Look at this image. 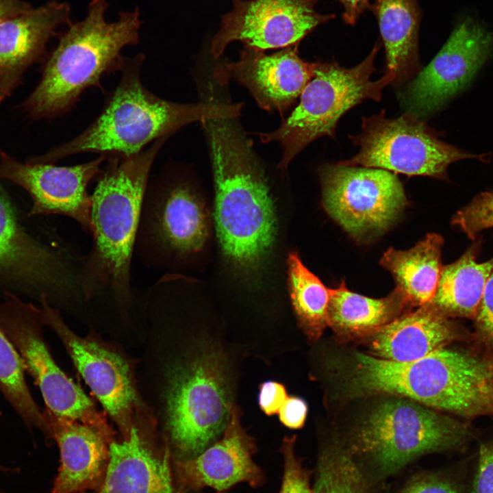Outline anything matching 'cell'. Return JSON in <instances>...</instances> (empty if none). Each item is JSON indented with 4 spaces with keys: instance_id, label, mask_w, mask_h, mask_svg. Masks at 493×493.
I'll return each mask as SVG.
<instances>
[{
    "instance_id": "1",
    "label": "cell",
    "mask_w": 493,
    "mask_h": 493,
    "mask_svg": "<svg viewBox=\"0 0 493 493\" xmlns=\"http://www.w3.org/2000/svg\"><path fill=\"white\" fill-rule=\"evenodd\" d=\"M236 118L202 123L211 151L220 247L237 272L251 276L262 268L273 250L277 219L264 172Z\"/></svg>"
},
{
    "instance_id": "2",
    "label": "cell",
    "mask_w": 493,
    "mask_h": 493,
    "mask_svg": "<svg viewBox=\"0 0 493 493\" xmlns=\"http://www.w3.org/2000/svg\"><path fill=\"white\" fill-rule=\"evenodd\" d=\"M168 136L130 156L110 155L91 195L92 245L78 282L89 300L107 288L117 302L131 300V262L151 169Z\"/></svg>"
},
{
    "instance_id": "3",
    "label": "cell",
    "mask_w": 493,
    "mask_h": 493,
    "mask_svg": "<svg viewBox=\"0 0 493 493\" xmlns=\"http://www.w3.org/2000/svg\"><path fill=\"white\" fill-rule=\"evenodd\" d=\"M144 55L125 59L122 75L98 116L81 133L46 155L43 162L95 153L130 156L149 143L196 121L238 117L242 104L179 103L160 98L142 84Z\"/></svg>"
},
{
    "instance_id": "4",
    "label": "cell",
    "mask_w": 493,
    "mask_h": 493,
    "mask_svg": "<svg viewBox=\"0 0 493 493\" xmlns=\"http://www.w3.org/2000/svg\"><path fill=\"white\" fill-rule=\"evenodd\" d=\"M107 0H92L85 18L68 25L44 71L42 78L27 101L36 115L51 116L68 111L87 88L101 77L121 71L127 46L137 45L142 25L138 8L119 14L109 22Z\"/></svg>"
},
{
    "instance_id": "5",
    "label": "cell",
    "mask_w": 493,
    "mask_h": 493,
    "mask_svg": "<svg viewBox=\"0 0 493 493\" xmlns=\"http://www.w3.org/2000/svg\"><path fill=\"white\" fill-rule=\"evenodd\" d=\"M470 425L412 400L394 396L379 403L359 425L353 448L383 475L396 472L429 453L465 450Z\"/></svg>"
},
{
    "instance_id": "6",
    "label": "cell",
    "mask_w": 493,
    "mask_h": 493,
    "mask_svg": "<svg viewBox=\"0 0 493 493\" xmlns=\"http://www.w3.org/2000/svg\"><path fill=\"white\" fill-rule=\"evenodd\" d=\"M379 48L377 44L360 64L351 68L336 62H316L314 75L294 110L277 129L259 134L263 142H279L283 148L280 168L286 169L315 139L333 137L338 121L349 110L366 99H381L383 89L394 82V75L386 73L376 81L370 80Z\"/></svg>"
},
{
    "instance_id": "7",
    "label": "cell",
    "mask_w": 493,
    "mask_h": 493,
    "mask_svg": "<svg viewBox=\"0 0 493 493\" xmlns=\"http://www.w3.org/2000/svg\"><path fill=\"white\" fill-rule=\"evenodd\" d=\"M210 216L187 181L163 173L148 184L134 252L149 266L168 268L202 250Z\"/></svg>"
},
{
    "instance_id": "8",
    "label": "cell",
    "mask_w": 493,
    "mask_h": 493,
    "mask_svg": "<svg viewBox=\"0 0 493 493\" xmlns=\"http://www.w3.org/2000/svg\"><path fill=\"white\" fill-rule=\"evenodd\" d=\"M233 405L223 357L197 354L173 372L167 392V424L176 448L188 457L205 450L226 427Z\"/></svg>"
},
{
    "instance_id": "9",
    "label": "cell",
    "mask_w": 493,
    "mask_h": 493,
    "mask_svg": "<svg viewBox=\"0 0 493 493\" xmlns=\"http://www.w3.org/2000/svg\"><path fill=\"white\" fill-rule=\"evenodd\" d=\"M350 138L359 151L339 164L408 176L445 179L451 163L478 157L440 140L421 118L408 111L393 119L385 118L384 111L363 117L361 132Z\"/></svg>"
},
{
    "instance_id": "10",
    "label": "cell",
    "mask_w": 493,
    "mask_h": 493,
    "mask_svg": "<svg viewBox=\"0 0 493 493\" xmlns=\"http://www.w3.org/2000/svg\"><path fill=\"white\" fill-rule=\"evenodd\" d=\"M44 325L40 307L4 292L0 303V327L38 386L47 409L97 430L112 442L114 433L105 418L53 360L42 336Z\"/></svg>"
},
{
    "instance_id": "11",
    "label": "cell",
    "mask_w": 493,
    "mask_h": 493,
    "mask_svg": "<svg viewBox=\"0 0 493 493\" xmlns=\"http://www.w3.org/2000/svg\"><path fill=\"white\" fill-rule=\"evenodd\" d=\"M319 175L325 211L355 238L386 230L407 203L401 182L386 170L338 163L322 166Z\"/></svg>"
},
{
    "instance_id": "12",
    "label": "cell",
    "mask_w": 493,
    "mask_h": 493,
    "mask_svg": "<svg viewBox=\"0 0 493 493\" xmlns=\"http://www.w3.org/2000/svg\"><path fill=\"white\" fill-rule=\"evenodd\" d=\"M318 1L232 0L233 10L222 17L210 53L218 58L233 41L262 51L295 46L333 17L316 12Z\"/></svg>"
},
{
    "instance_id": "13",
    "label": "cell",
    "mask_w": 493,
    "mask_h": 493,
    "mask_svg": "<svg viewBox=\"0 0 493 493\" xmlns=\"http://www.w3.org/2000/svg\"><path fill=\"white\" fill-rule=\"evenodd\" d=\"M493 49V36L478 23H459L432 61L409 84L403 99L418 118L439 109L473 77Z\"/></svg>"
},
{
    "instance_id": "14",
    "label": "cell",
    "mask_w": 493,
    "mask_h": 493,
    "mask_svg": "<svg viewBox=\"0 0 493 493\" xmlns=\"http://www.w3.org/2000/svg\"><path fill=\"white\" fill-rule=\"evenodd\" d=\"M106 158L107 155H100L79 165L56 166L44 163L25 164L5 156L0 164V179L11 181L29 193L32 201L29 216H68L92 236V199L88 187L101 172Z\"/></svg>"
},
{
    "instance_id": "15",
    "label": "cell",
    "mask_w": 493,
    "mask_h": 493,
    "mask_svg": "<svg viewBox=\"0 0 493 493\" xmlns=\"http://www.w3.org/2000/svg\"><path fill=\"white\" fill-rule=\"evenodd\" d=\"M39 302L44 324L60 337L86 383L127 435L132 427L131 415L138 403L127 363L116 353L74 333L46 294L39 296Z\"/></svg>"
},
{
    "instance_id": "16",
    "label": "cell",
    "mask_w": 493,
    "mask_h": 493,
    "mask_svg": "<svg viewBox=\"0 0 493 493\" xmlns=\"http://www.w3.org/2000/svg\"><path fill=\"white\" fill-rule=\"evenodd\" d=\"M0 275L53 296L80 294L78 274L29 234L0 191Z\"/></svg>"
},
{
    "instance_id": "17",
    "label": "cell",
    "mask_w": 493,
    "mask_h": 493,
    "mask_svg": "<svg viewBox=\"0 0 493 493\" xmlns=\"http://www.w3.org/2000/svg\"><path fill=\"white\" fill-rule=\"evenodd\" d=\"M315 66L298 55L296 45L270 55L245 45L238 61L218 65L214 75L222 85L236 79L261 108L283 114L314 77Z\"/></svg>"
},
{
    "instance_id": "18",
    "label": "cell",
    "mask_w": 493,
    "mask_h": 493,
    "mask_svg": "<svg viewBox=\"0 0 493 493\" xmlns=\"http://www.w3.org/2000/svg\"><path fill=\"white\" fill-rule=\"evenodd\" d=\"M255 451L233 405L223 438L199 455L177 461V473L183 485L192 490L208 486L223 491L240 482L257 486L263 477L252 459Z\"/></svg>"
},
{
    "instance_id": "19",
    "label": "cell",
    "mask_w": 493,
    "mask_h": 493,
    "mask_svg": "<svg viewBox=\"0 0 493 493\" xmlns=\"http://www.w3.org/2000/svg\"><path fill=\"white\" fill-rule=\"evenodd\" d=\"M370 355L406 362L455 342H474L472 332L440 313L431 304L395 318L368 337Z\"/></svg>"
},
{
    "instance_id": "20",
    "label": "cell",
    "mask_w": 493,
    "mask_h": 493,
    "mask_svg": "<svg viewBox=\"0 0 493 493\" xmlns=\"http://www.w3.org/2000/svg\"><path fill=\"white\" fill-rule=\"evenodd\" d=\"M50 438L60 448V466L51 493H76L102 483L111 443L97 430L53 414L43 412Z\"/></svg>"
},
{
    "instance_id": "21",
    "label": "cell",
    "mask_w": 493,
    "mask_h": 493,
    "mask_svg": "<svg viewBox=\"0 0 493 493\" xmlns=\"http://www.w3.org/2000/svg\"><path fill=\"white\" fill-rule=\"evenodd\" d=\"M71 6L53 1L0 23V100L16 73L38 56L57 28L72 22Z\"/></svg>"
},
{
    "instance_id": "22",
    "label": "cell",
    "mask_w": 493,
    "mask_h": 493,
    "mask_svg": "<svg viewBox=\"0 0 493 493\" xmlns=\"http://www.w3.org/2000/svg\"><path fill=\"white\" fill-rule=\"evenodd\" d=\"M109 454L99 493H175L167 453L153 454L134 427Z\"/></svg>"
},
{
    "instance_id": "23",
    "label": "cell",
    "mask_w": 493,
    "mask_h": 493,
    "mask_svg": "<svg viewBox=\"0 0 493 493\" xmlns=\"http://www.w3.org/2000/svg\"><path fill=\"white\" fill-rule=\"evenodd\" d=\"M412 307L396 287L384 298L372 299L349 291L342 281L329 290L328 325L342 340L369 337Z\"/></svg>"
},
{
    "instance_id": "24",
    "label": "cell",
    "mask_w": 493,
    "mask_h": 493,
    "mask_svg": "<svg viewBox=\"0 0 493 493\" xmlns=\"http://www.w3.org/2000/svg\"><path fill=\"white\" fill-rule=\"evenodd\" d=\"M386 54L387 72L396 84L408 81L419 68L417 0H375L373 5Z\"/></svg>"
},
{
    "instance_id": "25",
    "label": "cell",
    "mask_w": 493,
    "mask_h": 493,
    "mask_svg": "<svg viewBox=\"0 0 493 493\" xmlns=\"http://www.w3.org/2000/svg\"><path fill=\"white\" fill-rule=\"evenodd\" d=\"M443 243L440 235L429 233L409 250L388 249L380 260L413 307L430 304L434 297L443 267Z\"/></svg>"
},
{
    "instance_id": "26",
    "label": "cell",
    "mask_w": 493,
    "mask_h": 493,
    "mask_svg": "<svg viewBox=\"0 0 493 493\" xmlns=\"http://www.w3.org/2000/svg\"><path fill=\"white\" fill-rule=\"evenodd\" d=\"M480 242L474 243L457 261L442 267L431 304L447 318L474 319L477 314L493 268V257L477 261Z\"/></svg>"
},
{
    "instance_id": "27",
    "label": "cell",
    "mask_w": 493,
    "mask_h": 493,
    "mask_svg": "<svg viewBox=\"0 0 493 493\" xmlns=\"http://www.w3.org/2000/svg\"><path fill=\"white\" fill-rule=\"evenodd\" d=\"M290 296L296 318L311 340H317L328 325L329 290L306 268L297 253L288 257Z\"/></svg>"
},
{
    "instance_id": "28",
    "label": "cell",
    "mask_w": 493,
    "mask_h": 493,
    "mask_svg": "<svg viewBox=\"0 0 493 493\" xmlns=\"http://www.w3.org/2000/svg\"><path fill=\"white\" fill-rule=\"evenodd\" d=\"M25 372L20 354L0 327V393L27 426L38 428L49 437V426L29 391Z\"/></svg>"
},
{
    "instance_id": "29",
    "label": "cell",
    "mask_w": 493,
    "mask_h": 493,
    "mask_svg": "<svg viewBox=\"0 0 493 493\" xmlns=\"http://www.w3.org/2000/svg\"><path fill=\"white\" fill-rule=\"evenodd\" d=\"M317 471L313 493H368L362 472L345 451L325 450Z\"/></svg>"
},
{
    "instance_id": "30",
    "label": "cell",
    "mask_w": 493,
    "mask_h": 493,
    "mask_svg": "<svg viewBox=\"0 0 493 493\" xmlns=\"http://www.w3.org/2000/svg\"><path fill=\"white\" fill-rule=\"evenodd\" d=\"M452 224L472 240L480 231L493 227V192H485L477 194L456 213Z\"/></svg>"
},
{
    "instance_id": "31",
    "label": "cell",
    "mask_w": 493,
    "mask_h": 493,
    "mask_svg": "<svg viewBox=\"0 0 493 493\" xmlns=\"http://www.w3.org/2000/svg\"><path fill=\"white\" fill-rule=\"evenodd\" d=\"M296 437H285L281 446L284 460L282 485L279 493H313L309 485L308 471L296 456L294 442Z\"/></svg>"
},
{
    "instance_id": "32",
    "label": "cell",
    "mask_w": 493,
    "mask_h": 493,
    "mask_svg": "<svg viewBox=\"0 0 493 493\" xmlns=\"http://www.w3.org/2000/svg\"><path fill=\"white\" fill-rule=\"evenodd\" d=\"M474 320L473 342L493 355V268Z\"/></svg>"
},
{
    "instance_id": "33",
    "label": "cell",
    "mask_w": 493,
    "mask_h": 493,
    "mask_svg": "<svg viewBox=\"0 0 493 493\" xmlns=\"http://www.w3.org/2000/svg\"><path fill=\"white\" fill-rule=\"evenodd\" d=\"M469 493H493V438L479 445Z\"/></svg>"
},
{
    "instance_id": "34",
    "label": "cell",
    "mask_w": 493,
    "mask_h": 493,
    "mask_svg": "<svg viewBox=\"0 0 493 493\" xmlns=\"http://www.w3.org/2000/svg\"><path fill=\"white\" fill-rule=\"evenodd\" d=\"M401 493H463L457 481L438 473H429L412 479Z\"/></svg>"
},
{
    "instance_id": "35",
    "label": "cell",
    "mask_w": 493,
    "mask_h": 493,
    "mask_svg": "<svg viewBox=\"0 0 493 493\" xmlns=\"http://www.w3.org/2000/svg\"><path fill=\"white\" fill-rule=\"evenodd\" d=\"M285 386L277 381H268L261 384L259 405L266 415L277 413L288 398Z\"/></svg>"
},
{
    "instance_id": "36",
    "label": "cell",
    "mask_w": 493,
    "mask_h": 493,
    "mask_svg": "<svg viewBox=\"0 0 493 493\" xmlns=\"http://www.w3.org/2000/svg\"><path fill=\"white\" fill-rule=\"evenodd\" d=\"M278 413L279 420L284 426L299 429L303 426L307 417V403L298 396H288Z\"/></svg>"
},
{
    "instance_id": "37",
    "label": "cell",
    "mask_w": 493,
    "mask_h": 493,
    "mask_svg": "<svg viewBox=\"0 0 493 493\" xmlns=\"http://www.w3.org/2000/svg\"><path fill=\"white\" fill-rule=\"evenodd\" d=\"M343 5L344 11L343 18L346 23L353 25L364 9L368 5L370 0H339Z\"/></svg>"
},
{
    "instance_id": "38",
    "label": "cell",
    "mask_w": 493,
    "mask_h": 493,
    "mask_svg": "<svg viewBox=\"0 0 493 493\" xmlns=\"http://www.w3.org/2000/svg\"><path fill=\"white\" fill-rule=\"evenodd\" d=\"M30 8L21 0H0V23Z\"/></svg>"
},
{
    "instance_id": "39",
    "label": "cell",
    "mask_w": 493,
    "mask_h": 493,
    "mask_svg": "<svg viewBox=\"0 0 493 493\" xmlns=\"http://www.w3.org/2000/svg\"><path fill=\"white\" fill-rule=\"evenodd\" d=\"M0 419H1V412H0Z\"/></svg>"
},
{
    "instance_id": "40",
    "label": "cell",
    "mask_w": 493,
    "mask_h": 493,
    "mask_svg": "<svg viewBox=\"0 0 493 493\" xmlns=\"http://www.w3.org/2000/svg\"><path fill=\"white\" fill-rule=\"evenodd\" d=\"M1 468H2L0 466V469H1Z\"/></svg>"
}]
</instances>
